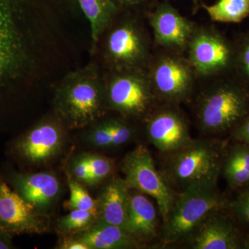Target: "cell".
Instances as JSON below:
<instances>
[{"mask_svg":"<svg viewBox=\"0 0 249 249\" xmlns=\"http://www.w3.org/2000/svg\"><path fill=\"white\" fill-rule=\"evenodd\" d=\"M0 174L13 190L42 213L57 200L61 191L58 178L53 174L18 172L9 165H4Z\"/></svg>","mask_w":249,"mask_h":249,"instance_id":"obj_13","label":"cell"},{"mask_svg":"<svg viewBox=\"0 0 249 249\" xmlns=\"http://www.w3.org/2000/svg\"><path fill=\"white\" fill-rule=\"evenodd\" d=\"M135 130L125 121L116 119L113 130L111 147H119L130 142L134 138Z\"/></svg>","mask_w":249,"mask_h":249,"instance_id":"obj_28","label":"cell"},{"mask_svg":"<svg viewBox=\"0 0 249 249\" xmlns=\"http://www.w3.org/2000/svg\"><path fill=\"white\" fill-rule=\"evenodd\" d=\"M70 191L69 207L71 210L89 211L98 217L97 201L94 200L78 181L69 178Z\"/></svg>","mask_w":249,"mask_h":249,"instance_id":"obj_24","label":"cell"},{"mask_svg":"<svg viewBox=\"0 0 249 249\" xmlns=\"http://www.w3.org/2000/svg\"><path fill=\"white\" fill-rule=\"evenodd\" d=\"M243 240L227 209H221L206 215L183 242L193 249H240Z\"/></svg>","mask_w":249,"mask_h":249,"instance_id":"obj_12","label":"cell"},{"mask_svg":"<svg viewBox=\"0 0 249 249\" xmlns=\"http://www.w3.org/2000/svg\"><path fill=\"white\" fill-rule=\"evenodd\" d=\"M225 155L222 141L212 137L193 139L178 150L162 155L159 170L175 193L217 186Z\"/></svg>","mask_w":249,"mask_h":249,"instance_id":"obj_1","label":"cell"},{"mask_svg":"<svg viewBox=\"0 0 249 249\" xmlns=\"http://www.w3.org/2000/svg\"><path fill=\"white\" fill-rule=\"evenodd\" d=\"M160 226L157 210L141 192L129 195L125 230L142 244L159 238Z\"/></svg>","mask_w":249,"mask_h":249,"instance_id":"obj_16","label":"cell"},{"mask_svg":"<svg viewBox=\"0 0 249 249\" xmlns=\"http://www.w3.org/2000/svg\"><path fill=\"white\" fill-rule=\"evenodd\" d=\"M193 70L189 62L175 55H163L152 65L150 80L156 98L178 105L191 96Z\"/></svg>","mask_w":249,"mask_h":249,"instance_id":"obj_8","label":"cell"},{"mask_svg":"<svg viewBox=\"0 0 249 249\" xmlns=\"http://www.w3.org/2000/svg\"><path fill=\"white\" fill-rule=\"evenodd\" d=\"M222 173L229 186L242 188L249 186V145L237 142L226 152Z\"/></svg>","mask_w":249,"mask_h":249,"instance_id":"obj_20","label":"cell"},{"mask_svg":"<svg viewBox=\"0 0 249 249\" xmlns=\"http://www.w3.org/2000/svg\"><path fill=\"white\" fill-rule=\"evenodd\" d=\"M121 171L129 190L141 192L153 198L162 221L165 219L173 204L175 193L156 167L148 149L139 145L129 152L121 163Z\"/></svg>","mask_w":249,"mask_h":249,"instance_id":"obj_7","label":"cell"},{"mask_svg":"<svg viewBox=\"0 0 249 249\" xmlns=\"http://www.w3.org/2000/svg\"><path fill=\"white\" fill-rule=\"evenodd\" d=\"M204 8L215 22H240L249 16V0H219Z\"/></svg>","mask_w":249,"mask_h":249,"instance_id":"obj_22","label":"cell"},{"mask_svg":"<svg viewBox=\"0 0 249 249\" xmlns=\"http://www.w3.org/2000/svg\"><path fill=\"white\" fill-rule=\"evenodd\" d=\"M62 249H89L88 246L83 242H80L74 237H67L62 241L59 246Z\"/></svg>","mask_w":249,"mask_h":249,"instance_id":"obj_32","label":"cell"},{"mask_svg":"<svg viewBox=\"0 0 249 249\" xmlns=\"http://www.w3.org/2000/svg\"><path fill=\"white\" fill-rule=\"evenodd\" d=\"M249 114V98L245 90L231 84H221L204 91L198 98L196 121L207 137L235 128Z\"/></svg>","mask_w":249,"mask_h":249,"instance_id":"obj_4","label":"cell"},{"mask_svg":"<svg viewBox=\"0 0 249 249\" xmlns=\"http://www.w3.org/2000/svg\"><path fill=\"white\" fill-rule=\"evenodd\" d=\"M91 28V48L94 52L100 37L110 26L118 11L112 0H77Z\"/></svg>","mask_w":249,"mask_h":249,"instance_id":"obj_19","label":"cell"},{"mask_svg":"<svg viewBox=\"0 0 249 249\" xmlns=\"http://www.w3.org/2000/svg\"><path fill=\"white\" fill-rule=\"evenodd\" d=\"M227 211L241 222L249 224V187H245L233 200L228 202Z\"/></svg>","mask_w":249,"mask_h":249,"instance_id":"obj_27","label":"cell"},{"mask_svg":"<svg viewBox=\"0 0 249 249\" xmlns=\"http://www.w3.org/2000/svg\"><path fill=\"white\" fill-rule=\"evenodd\" d=\"M238 65L242 76L249 83V36L246 39L240 49Z\"/></svg>","mask_w":249,"mask_h":249,"instance_id":"obj_30","label":"cell"},{"mask_svg":"<svg viewBox=\"0 0 249 249\" xmlns=\"http://www.w3.org/2000/svg\"><path fill=\"white\" fill-rule=\"evenodd\" d=\"M13 236L6 233L0 229V249H14L12 242Z\"/></svg>","mask_w":249,"mask_h":249,"instance_id":"obj_33","label":"cell"},{"mask_svg":"<svg viewBox=\"0 0 249 249\" xmlns=\"http://www.w3.org/2000/svg\"><path fill=\"white\" fill-rule=\"evenodd\" d=\"M107 106L127 118H145L157 99L139 68L115 70L106 82Z\"/></svg>","mask_w":249,"mask_h":249,"instance_id":"obj_6","label":"cell"},{"mask_svg":"<svg viewBox=\"0 0 249 249\" xmlns=\"http://www.w3.org/2000/svg\"><path fill=\"white\" fill-rule=\"evenodd\" d=\"M188 47L192 68L201 76H211L222 71L231 62V49L227 40L216 31H195Z\"/></svg>","mask_w":249,"mask_h":249,"instance_id":"obj_14","label":"cell"},{"mask_svg":"<svg viewBox=\"0 0 249 249\" xmlns=\"http://www.w3.org/2000/svg\"><path fill=\"white\" fill-rule=\"evenodd\" d=\"M129 195V188L124 179L112 178L96 200L98 219L125 229Z\"/></svg>","mask_w":249,"mask_h":249,"instance_id":"obj_18","label":"cell"},{"mask_svg":"<svg viewBox=\"0 0 249 249\" xmlns=\"http://www.w3.org/2000/svg\"><path fill=\"white\" fill-rule=\"evenodd\" d=\"M117 6H133L135 5L139 4L142 0H112Z\"/></svg>","mask_w":249,"mask_h":249,"instance_id":"obj_34","label":"cell"},{"mask_svg":"<svg viewBox=\"0 0 249 249\" xmlns=\"http://www.w3.org/2000/svg\"><path fill=\"white\" fill-rule=\"evenodd\" d=\"M65 125L58 115L41 121L10 141L6 155L10 160L24 168L50 161L64 146Z\"/></svg>","mask_w":249,"mask_h":249,"instance_id":"obj_5","label":"cell"},{"mask_svg":"<svg viewBox=\"0 0 249 249\" xmlns=\"http://www.w3.org/2000/svg\"><path fill=\"white\" fill-rule=\"evenodd\" d=\"M55 111L65 125L85 127L98 121L107 107L106 82L93 65L67 75L55 94Z\"/></svg>","mask_w":249,"mask_h":249,"instance_id":"obj_2","label":"cell"},{"mask_svg":"<svg viewBox=\"0 0 249 249\" xmlns=\"http://www.w3.org/2000/svg\"><path fill=\"white\" fill-rule=\"evenodd\" d=\"M49 221L10 187L0 174V229L14 236L41 234L49 230Z\"/></svg>","mask_w":249,"mask_h":249,"instance_id":"obj_9","label":"cell"},{"mask_svg":"<svg viewBox=\"0 0 249 249\" xmlns=\"http://www.w3.org/2000/svg\"><path fill=\"white\" fill-rule=\"evenodd\" d=\"M116 119H107L99 123H94L88 133V142L93 146L100 148L111 147L113 130Z\"/></svg>","mask_w":249,"mask_h":249,"instance_id":"obj_25","label":"cell"},{"mask_svg":"<svg viewBox=\"0 0 249 249\" xmlns=\"http://www.w3.org/2000/svg\"><path fill=\"white\" fill-rule=\"evenodd\" d=\"M232 137L236 142H245L249 145V114L234 129Z\"/></svg>","mask_w":249,"mask_h":249,"instance_id":"obj_31","label":"cell"},{"mask_svg":"<svg viewBox=\"0 0 249 249\" xmlns=\"http://www.w3.org/2000/svg\"><path fill=\"white\" fill-rule=\"evenodd\" d=\"M228 202L217 186L175 193L169 213L160 229V245L168 247L183 242L206 215L214 210L227 209Z\"/></svg>","mask_w":249,"mask_h":249,"instance_id":"obj_3","label":"cell"},{"mask_svg":"<svg viewBox=\"0 0 249 249\" xmlns=\"http://www.w3.org/2000/svg\"><path fill=\"white\" fill-rule=\"evenodd\" d=\"M106 57L115 70L139 68L148 53V42L143 31L133 21L116 24L108 33Z\"/></svg>","mask_w":249,"mask_h":249,"instance_id":"obj_11","label":"cell"},{"mask_svg":"<svg viewBox=\"0 0 249 249\" xmlns=\"http://www.w3.org/2000/svg\"><path fill=\"white\" fill-rule=\"evenodd\" d=\"M0 0V78L7 71L17 54V42L12 24Z\"/></svg>","mask_w":249,"mask_h":249,"instance_id":"obj_21","label":"cell"},{"mask_svg":"<svg viewBox=\"0 0 249 249\" xmlns=\"http://www.w3.org/2000/svg\"><path fill=\"white\" fill-rule=\"evenodd\" d=\"M92 185L109 178L114 169V163L110 159L98 155H88Z\"/></svg>","mask_w":249,"mask_h":249,"instance_id":"obj_26","label":"cell"},{"mask_svg":"<svg viewBox=\"0 0 249 249\" xmlns=\"http://www.w3.org/2000/svg\"><path fill=\"white\" fill-rule=\"evenodd\" d=\"M73 237L89 249H138L144 246L125 229L99 219Z\"/></svg>","mask_w":249,"mask_h":249,"instance_id":"obj_17","label":"cell"},{"mask_svg":"<svg viewBox=\"0 0 249 249\" xmlns=\"http://www.w3.org/2000/svg\"><path fill=\"white\" fill-rule=\"evenodd\" d=\"M98 219L96 214L89 211L71 210L59 220L57 229L60 233L78 234L84 231Z\"/></svg>","mask_w":249,"mask_h":249,"instance_id":"obj_23","label":"cell"},{"mask_svg":"<svg viewBox=\"0 0 249 249\" xmlns=\"http://www.w3.org/2000/svg\"><path fill=\"white\" fill-rule=\"evenodd\" d=\"M71 175L79 182L92 185L88 155L77 157L71 165Z\"/></svg>","mask_w":249,"mask_h":249,"instance_id":"obj_29","label":"cell"},{"mask_svg":"<svg viewBox=\"0 0 249 249\" xmlns=\"http://www.w3.org/2000/svg\"><path fill=\"white\" fill-rule=\"evenodd\" d=\"M243 249H249V232L244 235Z\"/></svg>","mask_w":249,"mask_h":249,"instance_id":"obj_35","label":"cell"},{"mask_svg":"<svg viewBox=\"0 0 249 249\" xmlns=\"http://www.w3.org/2000/svg\"><path fill=\"white\" fill-rule=\"evenodd\" d=\"M150 24L156 42L171 49L186 48L196 31L193 24L169 4L161 5L157 9Z\"/></svg>","mask_w":249,"mask_h":249,"instance_id":"obj_15","label":"cell"},{"mask_svg":"<svg viewBox=\"0 0 249 249\" xmlns=\"http://www.w3.org/2000/svg\"><path fill=\"white\" fill-rule=\"evenodd\" d=\"M145 119L148 142L161 155L178 150L193 139L188 121L176 105L166 104L153 109Z\"/></svg>","mask_w":249,"mask_h":249,"instance_id":"obj_10","label":"cell"}]
</instances>
